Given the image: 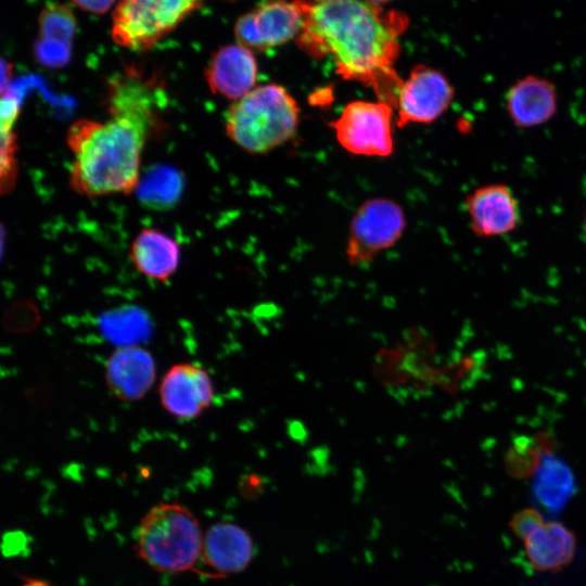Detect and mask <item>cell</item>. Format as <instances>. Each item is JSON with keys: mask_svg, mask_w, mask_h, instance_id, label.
<instances>
[{"mask_svg": "<svg viewBox=\"0 0 586 586\" xmlns=\"http://www.w3.org/2000/svg\"><path fill=\"white\" fill-rule=\"evenodd\" d=\"M302 17L298 47L313 58L331 55L336 73L372 88L396 105L403 80L394 69L407 16L364 0H294Z\"/></svg>", "mask_w": 586, "mask_h": 586, "instance_id": "obj_1", "label": "cell"}, {"mask_svg": "<svg viewBox=\"0 0 586 586\" xmlns=\"http://www.w3.org/2000/svg\"><path fill=\"white\" fill-rule=\"evenodd\" d=\"M79 119L67 131L74 155L69 184L80 195L94 199L133 192L140 181L141 156L152 132L128 117Z\"/></svg>", "mask_w": 586, "mask_h": 586, "instance_id": "obj_2", "label": "cell"}, {"mask_svg": "<svg viewBox=\"0 0 586 586\" xmlns=\"http://www.w3.org/2000/svg\"><path fill=\"white\" fill-rule=\"evenodd\" d=\"M300 107L293 95L278 84L255 87L230 105L225 115L228 137L252 154L267 153L295 132Z\"/></svg>", "mask_w": 586, "mask_h": 586, "instance_id": "obj_3", "label": "cell"}, {"mask_svg": "<svg viewBox=\"0 0 586 586\" xmlns=\"http://www.w3.org/2000/svg\"><path fill=\"white\" fill-rule=\"evenodd\" d=\"M203 535L192 511L179 502H157L141 518L136 552L150 568L166 574L194 569L201 559Z\"/></svg>", "mask_w": 586, "mask_h": 586, "instance_id": "obj_4", "label": "cell"}, {"mask_svg": "<svg viewBox=\"0 0 586 586\" xmlns=\"http://www.w3.org/2000/svg\"><path fill=\"white\" fill-rule=\"evenodd\" d=\"M204 0H118L112 11V40L145 52L199 11Z\"/></svg>", "mask_w": 586, "mask_h": 586, "instance_id": "obj_5", "label": "cell"}, {"mask_svg": "<svg viewBox=\"0 0 586 586\" xmlns=\"http://www.w3.org/2000/svg\"><path fill=\"white\" fill-rule=\"evenodd\" d=\"M393 107L382 101H353L331 123L339 143L348 152L367 156H388L393 152Z\"/></svg>", "mask_w": 586, "mask_h": 586, "instance_id": "obj_6", "label": "cell"}, {"mask_svg": "<svg viewBox=\"0 0 586 586\" xmlns=\"http://www.w3.org/2000/svg\"><path fill=\"white\" fill-rule=\"evenodd\" d=\"M406 220L402 207L392 200L375 198L356 211L349 228L346 255L351 264L371 260L402 237Z\"/></svg>", "mask_w": 586, "mask_h": 586, "instance_id": "obj_7", "label": "cell"}, {"mask_svg": "<svg viewBox=\"0 0 586 586\" xmlns=\"http://www.w3.org/2000/svg\"><path fill=\"white\" fill-rule=\"evenodd\" d=\"M301 28L302 17L294 0H265L239 16L233 33L237 43L254 52L296 38Z\"/></svg>", "mask_w": 586, "mask_h": 586, "instance_id": "obj_8", "label": "cell"}, {"mask_svg": "<svg viewBox=\"0 0 586 586\" xmlns=\"http://www.w3.org/2000/svg\"><path fill=\"white\" fill-rule=\"evenodd\" d=\"M453 98L454 88L442 73L418 64L403 80L398 91L396 125L431 123L448 109Z\"/></svg>", "mask_w": 586, "mask_h": 586, "instance_id": "obj_9", "label": "cell"}, {"mask_svg": "<svg viewBox=\"0 0 586 586\" xmlns=\"http://www.w3.org/2000/svg\"><path fill=\"white\" fill-rule=\"evenodd\" d=\"M158 396L162 407L175 419L190 421L213 404L214 384L206 369L193 362H180L163 375Z\"/></svg>", "mask_w": 586, "mask_h": 586, "instance_id": "obj_10", "label": "cell"}, {"mask_svg": "<svg viewBox=\"0 0 586 586\" xmlns=\"http://www.w3.org/2000/svg\"><path fill=\"white\" fill-rule=\"evenodd\" d=\"M161 84L133 68L114 75L106 90L109 115L128 117L153 132L157 127L160 100H164Z\"/></svg>", "mask_w": 586, "mask_h": 586, "instance_id": "obj_11", "label": "cell"}, {"mask_svg": "<svg viewBox=\"0 0 586 586\" xmlns=\"http://www.w3.org/2000/svg\"><path fill=\"white\" fill-rule=\"evenodd\" d=\"M472 231L477 237L512 232L521 222V209L512 190L502 183L480 187L466 199Z\"/></svg>", "mask_w": 586, "mask_h": 586, "instance_id": "obj_12", "label": "cell"}, {"mask_svg": "<svg viewBox=\"0 0 586 586\" xmlns=\"http://www.w3.org/2000/svg\"><path fill=\"white\" fill-rule=\"evenodd\" d=\"M257 76L254 52L239 43L215 50L204 71L212 93L234 102L255 88Z\"/></svg>", "mask_w": 586, "mask_h": 586, "instance_id": "obj_13", "label": "cell"}, {"mask_svg": "<svg viewBox=\"0 0 586 586\" xmlns=\"http://www.w3.org/2000/svg\"><path fill=\"white\" fill-rule=\"evenodd\" d=\"M156 365L140 345L117 347L105 364L104 379L110 393L122 402H137L153 386Z\"/></svg>", "mask_w": 586, "mask_h": 586, "instance_id": "obj_14", "label": "cell"}, {"mask_svg": "<svg viewBox=\"0 0 586 586\" xmlns=\"http://www.w3.org/2000/svg\"><path fill=\"white\" fill-rule=\"evenodd\" d=\"M254 550V542L245 528L219 522L203 536L201 560L214 571V576H226L244 571L253 560Z\"/></svg>", "mask_w": 586, "mask_h": 586, "instance_id": "obj_15", "label": "cell"}, {"mask_svg": "<svg viewBox=\"0 0 586 586\" xmlns=\"http://www.w3.org/2000/svg\"><path fill=\"white\" fill-rule=\"evenodd\" d=\"M77 30V20L71 7L48 2L38 15V36L33 47L36 61L46 67L66 65Z\"/></svg>", "mask_w": 586, "mask_h": 586, "instance_id": "obj_16", "label": "cell"}, {"mask_svg": "<svg viewBox=\"0 0 586 586\" xmlns=\"http://www.w3.org/2000/svg\"><path fill=\"white\" fill-rule=\"evenodd\" d=\"M506 109L512 123L523 129L548 123L558 110V91L547 78L527 75L517 80L506 95Z\"/></svg>", "mask_w": 586, "mask_h": 586, "instance_id": "obj_17", "label": "cell"}, {"mask_svg": "<svg viewBox=\"0 0 586 586\" xmlns=\"http://www.w3.org/2000/svg\"><path fill=\"white\" fill-rule=\"evenodd\" d=\"M180 245L169 234L143 228L133 239L129 258L135 268L149 279L167 282L180 264Z\"/></svg>", "mask_w": 586, "mask_h": 586, "instance_id": "obj_18", "label": "cell"}, {"mask_svg": "<svg viewBox=\"0 0 586 586\" xmlns=\"http://www.w3.org/2000/svg\"><path fill=\"white\" fill-rule=\"evenodd\" d=\"M524 543L530 562L542 571H553L566 565L576 547L574 534L557 521H545Z\"/></svg>", "mask_w": 586, "mask_h": 586, "instance_id": "obj_19", "label": "cell"}, {"mask_svg": "<svg viewBox=\"0 0 586 586\" xmlns=\"http://www.w3.org/2000/svg\"><path fill=\"white\" fill-rule=\"evenodd\" d=\"M20 111V100L15 95L8 93L0 98V195L11 191L17 177L14 124Z\"/></svg>", "mask_w": 586, "mask_h": 586, "instance_id": "obj_20", "label": "cell"}, {"mask_svg": "<svg viewBox=\"0 0 586 586\" xmlns=\"http://www.w3.org/2000/svg\"><path fill=\"white\" fill-rule=\"evenodd\" d=\"M151 320L135 307L107 311L101 318V329L107 340L120 346L139 345L151 333Z\"/></svg>", "mask_w": 586, "mask_h": 586, "instance_id": "obj_21", "label": "cell"}, {"mask_svg": "<svg viewBox=\"0 0 586 586\" xmlns=\"http://www.w3.org/2000/svg\"><path fill=\"white\" fill-rule=\"evenodd\" d=\"M574 492V483L566 469L551 464L543 469L534 483V497L549 515L556 518L565 508Z\"/></svg>", "mask_w": 586, "mask_h": 586, "instance_id": "obj_22", "label": "cell"}, {"mask_svg": "<svg viewBox=\"0 0 586 586\" xmlns=\"http://www.w3.org/2000/svg\"><path fill=\"white\" fill-rule=\"evenodd\" d=\"M138 191L141 202L153 208L175 205L182 190V178L173 168L158 167L140 178Z\"/></svg>", "mask_w": 586, "mask_h": 586, "instance_id": "obj_23", "label": "cell"}, {"mask_svg": "<svg viewBox=\"0 0 586 586\" xmlns=\"http://www.w3.org/2000/svg\"><path fill=\"white\" fill-rule=\"evenodd\" d=\"M544 523L545 519L538 510L524 509L513 517L511 527L518 537L525 540Z\"/></svg>", "mask_w": 586, "mask_h": 586, "instance_id": "obj_24", "label": "cell"}, {"mask_svg": "<svg viewBox=\"0 0 586 586\" xmlns=\"http://www.w3.org/2000/svg\"><path fill=\"white\" fill-rule=\"evenodd\" d=\"M69 2L86 13L103 15L113 11L118 0H69Z\"/></svg>", "mask_w": 586, "mask_h": 586, "instance_id": "obj_25", "label": "cell"}, {"mask_svg": "<svg viewBox=\"0 0 586 586\" xmlns=\"http://www.w3.org/2000/svg\"><path fill=\"white\" fill-rule=\"evenodd\" d=\"M13 65L0 55V98L9 93Z\"/></svg>", "mask_w": 586, "mask_h": 586, "instance_id": "obj_26", "label": "cell"}, {"mask_svg": "<svg viewBox=\"0 0 586 586\" xmlns=\"http://www.w3.org/2000/svg\"><path fill=\"white\" fill-rule=\"evenodd\" d=\"M4 241H5V230L3 225L0 222V259L4 251Z\"/></svg>", "mask_w": 586, "mask_h": 586, "instance_id": "obj_27", "label": "cell"}, {"mask_svg": "<svg viewBox=\"0 0 586 586\" xmlns=\"http://www.w3.org/2000/svg\"><path fill=\"white\" fill-rule=\"evenodd\" d=\"M364 1L374 4V5L382 7L384 3L388 2L390 0H364Z\"/></svg>", "mask_w": 586, "mask_h": 586, "instance_id": "obj_28", "label": "cell"}, {"mask_svg": "<svg viewBox=\"0 0 586 586\" xmlns=\"http://www.w3.org/2000/svg\"><path fill=\"white\" fill-rule=\"evenodd\" d=\"M583 228H584V231L586 233V208H585V212H584V215H583Z\"/></svg>", "mask_w": 586, "mask_h": 586, "instance_id": "obj_29", "label": "cell"}]
</instances>
